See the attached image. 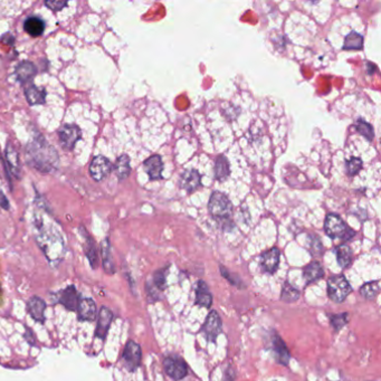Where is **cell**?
I'll return each instance as SVG.
<instances>
[{"label": "cell", "instance_id": "1", "mask_svg": "<svg viewBox=\"0 0 381 381\" xmlns=\"http://www.w3.org/2000/svg\"><path fill=\"white\" fill-rule=\"evenodd\" d=\"M208 210L215 220L228 225L229 219L233 215V205L225 194L214 192L210 196Z\"/></svg>", "mask_w": 381, "mask_h": 381}, {"label": "cell", "instance_id": "2", "mask_svg": "<svg viewBox=\"0 0 381 381\" xmlns=\"http://www.w3.org/2000/svg\"><path fill=\"white\" fill-rule=\"evenodd\" d=\"M324 231L330 238H339L342 240H350L356 235L354 229H351L337 214H329L324 220Z\"/></svg>", "mask_w": 381, "mask_h": 381}, {"label": "cell", "instance_id": "3", "mask_svg": "<svg viewBox=\"0 0 381 381\" xmlns=\"http://www.w3.org/2000/svg\"><path fill=\"white\" fill-rule=\"evenodd\" d=\"M351 285L343 275H334L328 281V295L335 303H342L351 293Z\"/></svg>", "mask_w": 381, "mask_h": 381}, {"label": "cell", "instance_id": "4", "mask_svg": "<svg viewBox=\"0 0 381 381\" xmlns=\"http://www.w3.org/2000/svg\"><path fill=\"white\" fill-rule=\"evenodd\" d=\"M166 373L173 380H181L188 374V366L181 357L172 355L167 357L164 361Z\"/></svg>", "mask_w": 381, "mask_h": 381}, {"label": "cell", "instance_id": "5", "mask_svg": "<svg viewBox=\"0 0 381 381\" xmlns=\"http://www.w3.org/2000/svg\"><path fill=\"white\" fill-rule=\"evenodd\" d=\"M206 335V338L210 342H216V339L221 332V320L217 311L212 310L206 319V322L201 329Z\"/></svg>", "mask_w": 381, "mask_h": 381}, {"label": "cell", "instance_id": "6", "mask_svg": "<svg viewBox=\"0 0 381 381\" xmlns=\"http://www.w3.org/2000/svg\"><path fill=\"white\" fill-rule=\"evenodd\" d=\"M141 348L133 341H130L125 346L124 354H123V359L125 361V365L130 371H134L140 366L141 362Z\"/></svg>", "mask_w": 381, "mask_h": 381}, {"label": "cell", "instance_id": "7", "mask_svg": "<svg viewBox=\"0 0 381 381\" xmlns=\"http://www.w3.org/2000/svg\"><path fill=\"white\" fill-rule=\"evenodd\" d=\"M179 184H180L181 189L186 190L189 194L196 192L201 186V177L199 172L195 169L184 170L180 176Z\"/></svg>", "mask_w": 381, "mask_h": 381}, {"label": "cell", "instance_id": "8", "mask_svg": "<svg viewBox=\"0 0 381 381\" xmlns=\"http://www.w3.org/2000/svg\"><path fill=\"white\" fill-rule=\"evenodd\" d=\"M279 257H281V253H279L278 248L273 247L266 250L261 256L262 270L270 274L275 273L279 265Z\"/></svg>", "mask_w": 381, "mask_h": 381}, {"label": "cell", "instance_id": "9", "mask_svg": "<svg viewBox=\"0 0 381 381\" xmlns=\"http://www.w3.org/2000/svg\"><path fill=\"white\" fill-rule=\"evenodd\" d=\"M111 168V162L104 156L100 155L92 161L91 166H89V173L94 180L100 181L109 175Z\"/></svg>", "mask_w": 381, "mask_h": 381}, {"label": "cell", "instance_id": "10", "mask_svg": "<svg viewBox=\"0 0 381 381\" xmlns=\"http://www.w3.org/2000/svg\"><path fill=\"white\" fill-rule=\"evenodd\" d=\"M272 348H273L274 355H275V358L278 361V363L287 366L291 359V355H290L287 344H285V342L281 339V337H279V335L275 332H274V334L272 335Z\"/></svg>", "mask_w": 381, "mask_h": 381}, {"label": "cell", "instance_id": "11", "mask_svg": "<svg viewBox=\"0 0 381 381\" xmlns=\"http://www.w3.org/2000/svg\"><path fill=\"white\" fill-rule=\"evenodd\" d=\"M144 169L147 171L151 180H159L162 179V170H164V164H162L161 156L154 154L144 161Z\"/></svg>", "mask_w": 381, "mask_h": 381}, {"label": "cell", "instance_id": "12", "mask_svg": "<svg viewBox=\"0 0 381 381\" xmlns=\"http://www.w3.org/2000/svg\"><path fill=\"white\" fill-rule=\"evenodd\" d=\"M196 304L210 309L212 304V294L210 293L208 285L204 281H198L196 285Z\"/></svg>", "mask_w": 381, "mask_h": 381}, {"label": "cell", "instance_id": "13", "mask_svg": "<svg viewBox=\"0 0 381 381\" xmlns=\"http://www.w3.org/2000/svg\"><path fill=\"white\" fill-rule=\"evenodd\" d=\"M59 138L64 147H66L67 149H72L77 140L81 138L80 130L76 126L66 125L60 130Z\"/></svg>", "mask_w": 381, "mask_h": 381}, {"label": "cell", "instance_id": "14", "mask_svg": "<svg viewBox=\"0 0 381 381\" xmlns=\"http://www.w3.org/2000/svg\"><path fill=\"white\" fill-rule=\"evenodd\" d=\"M303 276L307 283H313L324 276V270L319 262H312L304 267Z\"/></svg>", "mask_w": 381, "mask_h": 381}, {"label": "cell", "instance_id": "15", "mask_svg": "<svg viewBox=\"0 0 381 381\" xmlns=\"http://www.w3.org/2000/svg\"><path fill=\"white\" fill-rule=\"evenodd\" d=\"M112 318H113V314H112V312L109 309H106V307H102V309H101L98 329H97V335L99 338L101 339L105 338L106 333H108L111 321H112Z\"/></svg>", "mask_w": 381, "mask_h": 381}, {"label": "cell", "instance_id": "16", "mask_svg": "<svg viewBox=\"0 0 381 381\" xmlns=\"http://www.w3.org/2000/svg\"><path fill=\"white\" fill-rule=\"evenodd\" d=\"M229 162L225 155H218L215 165V177L218 181H225L229 177Z\"/></svg>", "mask_w": 381, "mask_h": 381}, {"label": "cell", "instance_id": "17", "mask_svg": "<svg viewBox=\"0 0 381 381\" xmlns=\"http://www.w3.org/2000/svg\"><path fill=\"white\" fill-rule=\"evenodd\" d=\"M24 27H25V30L29 34L30 36H34V37L41 36L45 30L44 21L41 18H38V17H34V16L26 19Z\"/></svg>", "mask_w": 381, "mask_h": 381}, {"label": "cell", "instance_id": "18", "mask_svg": "<svg viewBox=\"0 0 381 381\" xmlns=\"http://www.w3.org/2000/svg\"><path fill=\"white\" fill-rule=\"evenodd\" d=\"M335 254H337V261L339 263L340 267L346 268L352 262V250L348 245L342 244L339 245L335 248Z\"/></svg>", "mask_w": 381, "mask_h": 381}, {"label": "cell", "instance_id": "19", "mask_svg": "<svg viewBox=\"0 0 381 381\" xmlns=\"http://www.w3.org/2000/svg\"><path fill=\"white\" fill-rule=\"evenodd\" d=\"M363 47V36L357 31H351L345 36L343 43V49L345 50H359Z\"/></svg>", "mask_w": 381, "mask_h": 381}, {"label": "cell", "instance_id": "20", "mask_svg": "<svg viewBox=\"0 0 381 381\" xmlns=\"http://www.w3.org/2000/svg\"><path fill=\"white\" fill-rule=\"evenodd\" d=\"M80 315L83 320H93L95 318V313H97V306L91 299H85L82 300L80 303Z\"/></svg>", "mask_w": 381, "mask_h": 381}, {"label": "cell", "instance_id": "21", "mask_svg": "<svg viewBox=\"0 0 381 381\" xmlns=\"http://www.w3.org/2000/svg\"><path fill=\"white\" fill-rule=\"evenodd\" d=\"M115 172L116 176L119 177L120 180H123L129 177L131 172V167H130V159L128 155H121L116 161L115 165Z\"/></svg>", "mask_w": 381, "mask_h": 381}, {"label": "cell", "instance_id": "22", "mask_svg": "<svg viewBox=\"0 0 381 381\" xmlns=\"http://www.w3.org/2000/svg\"><path fill=\"white\" fill-rule=\"evenodd\" d=\"M380 292L379 281H372L363 284L360 288V294L367 300H373Z\"/></svg>", "mask_w": 381, "mask_h": 381}, {"label": "cell", "instance_id": "23", "mask_svg": "<svg viewBox=\"0 0 381 381\" xmlns=\"http://www.w3.org/2000/svg\"><path fill=\"white\" fill-rule=\"evenodd\" d=\"M300 298V292L294 287H292L289 282H285L282 288L281 300L287 303H292L296 302Z\"/></svg>", "mask_w": 381, "mask_h": 381}, {"label": "cell", "instance_id": "24", "mask_svg": "<svg viewBox=\"0 0 381 381\" xmlns=\"http://www.w3.org/2000/svg\"><path fill=\"white\" fill-rule=\"evenodd\" d=\"M28 306H29V312L34 316V319L42 321L44 316V310H45L44 301L38 298H33L29 301V304H28Z\"/></svg>", "mask_w": 381, "mask_h": 381}, {"label": "cell", "instance_id": "25", "mask_svg": "<svg viewBox=\"0 0 381 381\" xmlns=\"http://www.w3.org/2000/svg\"><path fill=\"white\" fill-rule=\"evenodd\" d=\"M356 130L359 132L361 136L365 137L368 141H371V140L374 138V131L373 128L369 124L368 122L363 121L359 119L356 123Z\"/></svg>", "mask_w": 381, "mask_h": 381}, {"label": "cell", "instance_id": "26", "mask_svg": "<svg viewBox=\"0 0 381 381\" xmlns=\"http://www.w3.org/2000/svg\"><path fill=\"white\" fill-rule=\"evenodd\" d=\"M26 95H27V100L29 101L31 104H37V103H43L44 102V98H45V93L42 89H38L35 86H29L26 89Z\"/></svg>", "mask_w": 381, "mask_h": 381}, {"label": "cell", "instance_id": "27", "mask_svg": "<svg viewBox=\"0 0 381 381\" xmlns=\"http://www.w3.org/2000/svg\"><path fill=\"white\" fill-rule=\"evenodd\" d=\"M344 166L348 176L355 177L362 169V161L360 158H355L354 156V158H351L350 160H346Z\"/></svg>", "mask_w": 381, "mask_h": 381}, {"label": "cell", "instance_id": "28", "mask_svg": "<svg viewBox=\"0 0 381 381\" xmlns=\"http://www.w3.org/2000/svg\"><path fill=\"white\" fill-rule=\"evenodd\" d=\"M330 321H331V324L335 331H340L341 329L345 327V324L349 321L348 313H341V314L330 315Z\"/></svg>", "mask_w": 381, "mask_h": 381}, {"label": "cell", "instance_id": "29", "mask_svg": "<svg viewBox=\"0 0 381 381\" xmlns=\"http://www.w3.org/2000/svg\"><path fill=\"white\" fill-rule=\"evenodd\" d=\"M219 270H220L221 275H223L224 277H225V278L227 279V281H228L229 283H231L232 285H235V287L242 288V289L245 288V285L243 284V281H242V279H240L239 276L235 275V274H233V273H231L229 271H227V268H226V267H224L223 265L219 266Z\"/></svg>", "mask_w": 381, "mask_h": 381}, {"label": "cell", "instance_id": "30", "mask_svg": "<svg viewBox=\"0 0 381 381\" xmlns=\"http://www.w3.org/2000/svg\"><path fill=\"white\" fill-rule=\"evenodd\" d=\"M307 239H309V250L311 251V254L313 256L320 255L323 250L320 238H318L314 235H310Z\"/></svg>", "mask_w": 381, "mask_h": 381}, {"label": "cell", "instance_id": "31", "mask_svg": "<svg viewBox=\"0 0 381 381\" xmlns=\"http://www.w3.org/2000/svg\"><path fill=\"white\" fill-rule=\"evenodd\" d=\"M35 74V67L30 63H24L19 66L18 69V76L22 82H25L28 78H30Z\"/></svg>", "mask_w": 381, "mask_h": 381}, {"label": "cell", "instance_id": "32", "mask_svg": "<svg viewBox=\"0 0 381 381\" xmlns=\"http://www.w3.org/2000/svg\"><path fill=\"white\" fill-rule=\"evenodd\" d=\"M63 303L67 309H74L76 303V293L73 288L67 289L63 295Z\"/></svg>", "mask_w": 381, "mask_h": 381}, {"label": "cell", "instance_id": "33", "mask_svg": "<svg viewBox=\"0 0 381 381\" xmlns=\"http://www.w3.org/2000/svg\"><path fill=\"white\" fill-rule=\"evenodd\" d=\"M154 284L160 290L166 289V268L160 270L154 274Z\"/></svg>", "mask_w": 381, "mask_h": 381}, {"label": "cell", "instance_id": "34", "mask_svg": "<svg viewBox=\"0 0 381 381\" xmlns=\"http://www.w3.org/2000/svg\"><path fill=\"white\" fill-rule=\"evenodd\" d=\"M45 5H46L47 7H49L50 9H53V10H59L63 7H65L66 3H63V2H46V3H45Z\"/></svg>", "mask_w": 381, "mask_h": 381}, {"label": "cell", "instance_id": "35", "mask_svg": "<svg viewBox=\"0 0 381 381\" xmlns=\"http://www.w3.org/2000/svg\"><path fill=\"white\" fill-rule=\"evenodd\" d=\"M376 70H377V66L376 65H373L371 63H368V74L369 75L373 74L374 71H376Z\"/></svg>", "mask_w": 381, "mask_h": 381}, {"label": "cell", "instance_id": "36", "mask_svg": "<svg viewBox=\"0 0 381 381\" xmlns=\"http://www.w3.org/2000/svg\"><path fill=\"white\" fill-rule=\"evenodd\" d=\"M274 381H275V380H274Z\"/></svg>", "mask_w": 381, "mask_h": 381}]
</instances>
